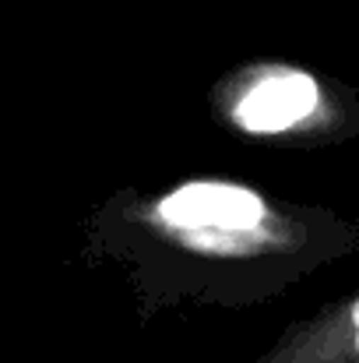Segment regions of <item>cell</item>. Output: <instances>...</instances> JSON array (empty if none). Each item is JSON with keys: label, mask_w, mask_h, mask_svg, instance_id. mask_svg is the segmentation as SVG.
I'll list each match as a JSON object with an SVG mask.
<instances>
[{"label": "cell", "mask_w": 359, "mask_h": 363, "mask_svg": "<svg viewBox=\"0 0 359 363\" xmlns=\"http://www.w3.org/2000/svg\"><path fill=\"white\" fill-rule=\"evenodd\" d=\"M155 219L187 247L212 254H243L271 237V208L239 184H183L159 201Z\"/></svg>", "instance_id": "cell-1"}, {"label": "cell", "mask_w": 359, "mask_h": 363, "mask_svg": "<svg viewBox=\"0 0 359 363\" xmlns=\"http://www.w3.org/2000/svg\"><path fill=\"white\" fill-rule=\"evenodd\" d=\"M321 106V89L310 74L292 67L264 71L243 89L233 106V117L250 134H282L307 121Z\"/></svg>", "instance_id": "cell-2"}, {"label": "cell", "mask_w": 359, "mask_h": 363, "mask_svg": "<svg viewBox=\"0 0 359 363\" xmlns=\"http://www.w3.org/2000/svg\"><path fill=\"white\" fill-rule=\"evenodd\" d=\"M264 363H359V296L310 321Z\"/></svg>", "instance_id": "cell-3"}]
</instances>
